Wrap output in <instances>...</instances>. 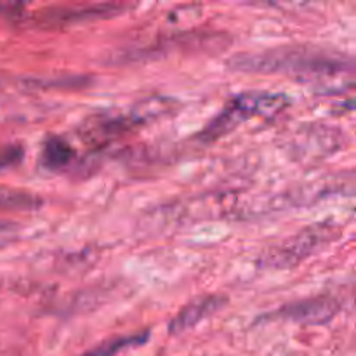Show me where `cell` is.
<instances>
[{"mask_svg": "<svg viewBox=\"0 0 356 356\" xmlns=\"http://www.w3.org/2000/svg\"><path fill=\"white\" fill-rule=\"evenodd\" d=\"M76 159V152L66 139L58 138V136H51L44 141V148H42V165L49 170H65L73 163Z\"/></svg>", "mask_w": 356, "mask_h": 356, "instance_id": "cell-7", "label": "cell"}, {"mask_svg": "<svg viewBox=\"0 0 356 356\" xmlns=\"http://www.w3.org/2000/svg\"><path fill=\"white\" fill-rule=\"evenodd\" d=\"M226 302H228V299L219 294H207L193 299L188 305H184V308H181V312L170 320L169 334L170 336H181V334L195 329L202 322L211 318L219 309L225 308Z\"/></svg>", "mask_w": 356, "mask_h": 356, "instance_id": "cell-6", "label": "cell"}, {"mask_svg": "<svg viewBox=\"0 0 356 356\" xmlns=\"http://www.w3.org/2000/svg\"><path fill=\"white\" fill-rule=\"evenodd\" d=\"M149 341V332L131 334V336H117L103 341L97 346L90 348L89 351L80 356H117L122 351H127L131 348H139Z\"/></svg>", "mask_w": 356, "mask_h": 356, "instance_id": "cell-9", "label": "cell"}, {"mask_svg": "<svg viewBox=\"0 0 356 356\" xmlns=\"http://www.w3.org/2000/svg\"><path fill=\"white\" fill-rule=\"evenodd\" d=\"M233 72L247 73H284L302 80L334 79L353 70L351 63L329 56L312 47H280L252 54H238L229 59Z\"/></svg>", "mask_w": 356, "mask_h": 356, "instance_id": "cell-1", "label": "cell"}, {"mask_svg": "<svg viewBox=\"0 0 356 356\" xmlns=\"http://www.w3.org/2000/svg\"><path fill=\"white\" fill-rule=\"evenodd\" d=\"M111 13H118V7L113 6H97V7H87V9H59V10H49L44 16V19L54 21L56 24H75L83 23V21H94L108 17Z\"/></svg>", "mask_w": 356, "mask_h": 356, "instance_id": "cell-8", "label": "cell"}, {"mask_svg": "<svg viewBox=\"0 0 356 356\" xmlns=\"http://www.w3.org/2000/svg\"><path fill=\"white\" fill-rule=\"evenodd\" d=\"M44 200L31 191L0 188V211H38Z\"/></svg>", "mask_w": 356, "mask_h": 356, "instance_id": "cell-10", "label": "cell"}, {"mask_svg": "<svg viewBox=\"0 0 356 356\" xmlns=\"http://www.w3.org/2000/svg\"><path fill=\"white\" fill-rule=\"evenodd\" d=\"M339 312L341 302L332 296L322 294L284 305L278 312L271 313V318L301 325H327L339 315Z\"/></svg>", "mask_w": 356, "mask_h": 356, "instance_id": "cell-4", "label": "cell"}, {"mask_svg": "<svg viewBox=\"0 0 356 356\" xmlns=\"http://www.w3.org/2000/svg\"><path fill=\"white\" fill-rule=\"evenodd\" d=\"M138 125L141 124L132 111H129V113H108V111H104V113L87 117L80 125V134L86 143L103 146L129 134Z\"/></svg>", "mask_w": 356, "mask_h": 356, "instance_id": "cell-5", "label": "cell"}, {"mask_svg": "<svg viewBox=\"0 0 356 356\" xmlns=\"http://www.w3.org/2000/svg\"><path fill=\"white\" fill-rule=\"evenodd\" d=\"M341 228L332 221H320L316 225L306 226L296 235L289 236L284 242L277 243L261 257V266L268 270H287L296 268L312 257L313 254L320 252L327 245L339 238Z\"/></svg>", "mask_w": 356, "mask_h": 356, "instance_id": "cell-3", "label": "cell"}, {"mask_svg": "<svg viewBox=\"0 0 356 356\" xmlns=\"http://www.w3.org/2000/svg\"><path fill=\"white\" fill-rule=\"evenodd\" d=\"M21 159H23V149L19 146H7V148L0 149V170L17 165Z\"/></svg>", "mask_w": 356, "mask_h": 356, "instance_id": "cell-11", "label": "cell"}, {"mask_svg": "<svg viewBox=\"0 0 356 356\" xmlns=\"http://www.w3.org/2000/svg\"><path fill=\"white\" fill-rule=\"evenodd\" d=\"M291 104L289 96L273 92H243L228 101L221 113L216 115L207 127L198 134V139L204 143H212L229 134L240 124L252 118H273Z\"/></svg>", "mask_w": 356, "mask_h": 356, "instance_id": "cell-2", "label": "cell"}]
</instances>
